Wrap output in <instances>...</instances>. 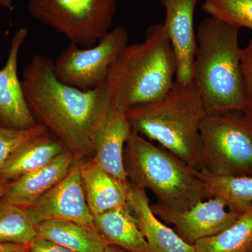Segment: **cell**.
<instances>
[{
	"label": "cell",
	"mask_w": 252,
	"mask_h": 252,
	"mask_svg": "<svg viewBox=\"0 0 252 252\" xmlns=\"http://www.w3.org/2000/svg\"><path fill=\"white\" fill-rule=\"evenodd\" d=\"M21 84L36 122L45 126L77 160L94 156L113 104L106 82L86 91L67 85L55 74L52 59L35 55L23 70Z\"/></svg>",
	"instance_id": "1"
},
{
	"label": "cell",
	"mask_w": 252,
	"mask_h": 252,
	"mask_svg": "<svg viewBox=\"0 0 252 252\" xmlns=\"http://www.w3.org/2000/svg\"><path fill=\"white\" fill-rule=\"evenodd\" d=\"M131 130L160 144L193 170L203 168L200 126L207 112L193 81H175L156 102L126 109Z\"/></svg>",
	"instance_id": "2"
},
{
	"label": "cell",
	"mask_w": 252,
	"mask_h": 252,
	"mask_svg": "<svg viewBox=\"0 0 252 252\" xmlns=\"http://www.w3.org/2000/svg\"><path fill=\"white\" fill-rule=\"evenodd\" d=\"M240 30L209 16L195 32L193 81L207 114L244 110Z\"/></svg>",
	"instance_id": "3"
},
{
	"label": "cell",
	"mask_w": 252,
	"mask_h": 252,
	"mask_svg": "<svg viewBox=\"0 0 252 252\" xmlns=\"http://www.w3.org/2000/svg\"><path fill=\"white\" fill-rule=\"evenodd\" d=\"M175 53L163 25L153 24L143 41L127 44L109 69L113 102L125 109L156 102L175 81Z\"/></svg>",
	"instance_id": "4"
},
{
	"label": "cell",
	"mask_w": 252,
	"mask_h": 252,
	"mask_svg": "<svg viewBox=\"0 0 252 252\" xmlns=\"http://www.w3.org/2000/svg\"><path fill=\"white\" fill-rule=\"evenodd\" d=\"M124 164L129 182L152 190L158 203L176 211L190 210L209 198L195 170L135 131L126 142Z\"/></svg>",
	"instance_id": "5"
},
{
	"label": "cell",
	"mask_w": 252,
	"mask_h": 252,
	"mask_svg": "<svg viewBox=\"0 0 252 252\" xmlns=\"http://www.w3.org/2000/svg\"><path fill=\"white\" fill-rule=\"evenodd\" d=\"M204 167L252 177V117L243 111L207 114L200 126Z\"/></svg>",
	"instance_id": "6"
},
{
	"label": "cell",
	"mask_w": 252,
	"mask_h": 252,
	"mask_svg": "<svg viewBox=\"0 0 252 252\" xmlns=\"http://www.w3.org/2000/svg\"><path fill=\"white\" fill-rule=\"evenodd\" d=\"M118 0H29L32 16L84 48L111 31Z\"/></svg>",
	"instance_id": "7"
},
{
	"label": "cell",
	"mask_w": 252,
	"mask_h": 252,
	"mask_svg": "<svg viewBox=\"0 0 252 252\" xmlns=\"http://www.w3.org/2000/svg\"><path fill=\"white\" fill-rule=\"evenodd\" d=\"M128 41V32L119 26L92 47L81 49L70 44L54 61L55 74L67 85L84 91L94 89L106 82L111 66Z\"/></svg>",
	"instance_id": "8"
},
{
	"label": "cell",
	"mask_w": 252,
	"mask_h": 252,
	"mask_svg": "<svg viewBox=\"0 0 252 252\" xmlns=\"http://www.w3.org/2000/svg\"><path fill=\"white\" fill-rule=\"evenodd\" d=\"M227 204L220 197H212L185 212L176 211L159 203L152 211L160 220L174 226L186 243L195 245L199 240L221 233L237 221L241 215L226 210Z\"/></svg>",
	"instance_id": "9"
},
{
	"label": "cell",
	"mask_w": 252,
	"mask_h": 252,
	"mask_svg": "<svg viewBox=\"0 0 252 252\" xmlns=\"http://www.w3.org/2000/svg\"><path fill=\"white\" fill-rule=\"evenodd\" d=\"M81 161L76 160L62 180L25 209L34 225L49 220H64L94 226L81 182Z\"/></svg>",
	"instance_id": "10"
},
{
	"label": "cell",
	"mask_w": 252,
	"mask_h": 252,
	"mask_svg": "<svg viewBox=\"0 0 252 252\" xmlns=\"http://www.w3.org/2000/svg\"><path fill=\"white\" fill-rule=\"evenodd\" d=\"M28 34L27 28L16 32L7 61L0 69V125L14 130H27L38 124L30 110L18 77V54Z\"/></svg>",
	"instance_id": "11"
},
{
	"label": "cell",
	"mask_w": 252,
	"mask_h": 252,
	"mask_svg": "<svg viewBox=\"0 0 252 252\" xmlns=\"http://www.w3.org/2000/svg\"><path fill=\"white\" fill-rule=\"evenodd\" d=\"M165 11L163 26L175 53L177 72L175 81H193L194 54L196 37L194 14L198 0H160Z\"/></svg>",
	"instance_id": "12"
},
{
	"label": "cell",
	"mask_w": 252,
	"mask_h": 252,
	"mask_svg": "<svg viewBox=\"0 0 252 252\" xmlns=\"http://www.w3.org/2000/svg\"><path fill=\"white\" fill-rule=\"evenodd\" d=\"M127 205L152 252H195L194 245L186 243L154 213L146 190L130 182Z\"/></svg>",
	"instance_id": "13"
},
{
	"label": "cell",
	"mask_w": 252,
	"mask_h": 252,
	"mask_svg": "<svg viewBox=\"0 0 252 252\" xmlns=\"http://www.w3.org/2000/svg\"><path fill=\"white\" fill-rule=\"evenodd\" d=\"M77 159L65 150L45 166L11 181L1 199L26 209L63 180Z\"/></svg>",
	"instance_id": "14"
},
{
	"label": "cell",
	"mask_w": 252,
	"mask_h": 252,
	"mask_svg": "<svg viewBox=\"0 0 252 252\" xmlns=\"http://www.w3.org/2000/svg\"><path fill=\"white\" fill-rule=\"evenodd\" d=\"M131 132L126 109L113 102L96 141L92 159L109 174L124 181H128L124 167V153Z\"/></svg>",
	"instance_id": "15"
},
{
	"label": "cell",
	"mask_w": 252,
	"mask_h": 252,
	"mask_svg": "<svg viewBox=\"0 0 252 252\" xmlns=\"http://www.w3.org/2000/svg\"><path fill=\"white\" fill-rule=\"evenodd\" d=\"M80 175L86 202L93 216L127 205L129 181L111 175L92 158L81 160Z\"/></svg>",
	"instance_id": "16"
},
{
	"label": "cell",
	"mask_w": 252,
	"mask_h": 252,
	"mask_svg": "<svg viewBox=\"0 0 252 252\" xmlns=\"http://www.w3.org/2000/svg\"><path fill=\"white\" fill-rule=\"evenodd\" d=\"M94 223L108 245L129 252H152L127 204L94 215Z\"/></svg>",
	"instance_id": "17"
},
{
	"label": "cell",
	"mask_w": 252,
	"mask_h": 252,
	"mask_svg": "<svg viewBox=\"0 0 252 252\" xmlns=\"http://www.w3.org/2000/svg\"><path fill=\"white\" fill-rule=\"evenodd\" d=\"M65 150L61 141L49 131L15 152L0 170V179L16 180L45 166Z\"/></svg>",
	"instance_id": "18"
},
{
	"label": "cell",
	"mask_w": 252,
	"mask_h": 252,
	"mask_svg": "<svg viewBox=\"0 0 252 252\" xmlns=\"http://www.w3.org/2000/svg\"><path fill=\"white\" fill-rule=\"evenodd\" d=\"M38 238L77 252H104L108 246L95 227L73 220H49L36 225Z\"/></svg>",
	"instance_id": "19"
},
{
	"label": "cell",
	"mask_w": 252,
	"mask_h": 252,
	"mask_svg": "<svg viewBox=\"0 0 252 252\" xmlns=\"http://www.w3.org/2000/svg\"><path fill=\"white\" fill-rule=\"evenodd\" d=\"M203 182L209 198L220 197L230 210L243 215L252 207V177L220 175L206 168L195 170Z\"/></svg>",
	"instance_id": "20"
},
{
	"label": "cell",
	"mask_w": 252,
	"mask_h": 252,
	"mask_svg": "<svg viewBox=\"0 0 252 252\" xmlns=\"http://www.w3.org/2000/svg\"><path fill=\"white\" fill-rule=\"evenodd\" d=\"M195 252H250L252 251V207L226 229L199 240Z\"/></svg>",
	"instance_id": "21"
},
{
	"label": "cell",
	"mask_w": 252,
	"mask_h": 252,
	"mask_svg": "<svg viewBox=\"0 0 252 252\" xmlns=\"http://www.w3.org/2000/svg\"><path fill=\"white\" fill-rule=\"evenodd\" d=\"M36 238L35 225L26 210L0 198V243L29 245Z\"/></svg>",
	"instance_id": "22"
},
{
	"label": "cell",
	"mask_w": 252,
	"mask_h": 252,
	"mask_svg": "<svg viewBox=\"0 0 252 252\" xmlns=\"http://www.w3.org/2000/svg\"><path fill=\"white\" fill-rule=\"evenodd\" d=\"M202 9L209 16L252 31V0H204Z\"/></svg>",
	"instance_id": "23"
},
{
	"label": "cell",
	"mask_w": 252,
	"mask_h": 252,
	"mask_svg": "<svg viewBox=\"0 0 252 252\" xmlns=\"http://www.w3.org/2000/svg\"><path fill=\"white\" fill-rule=\"evenodd\" d=\"M47 132L45 126L39 123L27 130H14L0 125V170L21 146Z\"/></svg>",
	"instance_id": "24"
},
{
	"label": "cell",
	"mask_w": 252,
	"mask_h": 252,
	"mask_svg": "<svg viewBox=\"0 0 252 252\" xmlns=\"http://www.w3.org/2000/svg\"><path fill=\"white\" fill-rule=\"evenodd\" d=\"M240 69L244 96L243 112L252 117V37L240 51Z\"/></svg>",
	"instance_id": "25"
},
{
	"label": "cell",
	"mask_w": 252,
	"mask_h": 252,
	"mask_svg": "<svg viewBox=\"0 0 252 252\" xmlns=\"http://www.w3.org/2000/svg\"><path fill=\"white\" fill-rule=\"evenodd\" d=\"M29 252H77L40 238H36L30 245Z\"/></svg>",
	"instance_id": "26"
},
{
	"label": "cell",
	"mask_w": 252,
	"mask_h": 252,
	"mask_svg": "<svg viewBox=\"0 0 252 252\" xmlns=\"http://www.w3.org/2000/svg\"><path fill=\"white\" fill-rule=\"evenodd\" d=\"M30 245L0 243V252H29Z\"/></svg>",
	"instance_id": "27"
},
{
	"label": "cell",
	"mask_w": 252,
	"mask_h": 252,
	"mask_svg": "<svg viewBox=\"0 0 252 252\" xmlns=\"http://www.w3.org/2000/svg\"><path fill=\"white\" fill-rule=\"evenodd\" d=\"M10 183H11V181L0 179V198L4 195Z\"/></svg>",
	"instance_id": "28"
},
{
	"label": "cell",
	"mask_w": 252,
	"mask_h": 252,
	"mask_svg": "<svg viewBox=\"0 0 252 252\" xmlns=\"http://www.w3.org/2000/svg\"><path fill=\"white\" fill-rule=\"evenodd\" d=\"M104 252H129L126 251L124 249L119 248V247L114 246V245H108Z\"/></svg>",
	"instance_id": "29"
},
{
	"label": "cell",
	"mask_w": 252,
	"mask_h": 252,
	"mask_svg": "<svg viewBox=\"0 0 252 252\" xmlns=\"http://www.w3.org/2000/svg\"><path fill=\"white\" fill-rule=\"evenodd\" d=\"M13 0H0V6L11 9L12 7Z\"/></svg>",
	"instance_id": "30"
},
{
	"label": "cell",
	"mask_w": 252,
	"mask_h": 252,
	"mask_svg": "<svg viewBox=\"0 0 252 252\" xmlns=\"http://www.w3.org/2000/svg\"><path fill=\"white\" fill-rule=\"evenodd\" d=\"M252 252V251H251V252Z\"/></svg>",
	"instance_id": "31"
}]
</instances>
